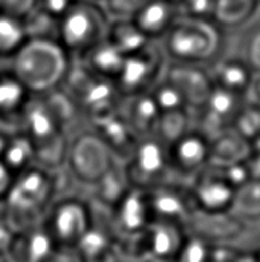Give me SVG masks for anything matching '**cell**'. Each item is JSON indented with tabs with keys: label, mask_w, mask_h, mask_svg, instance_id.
Listing matches in <instances>:
<instances>
[{
	"label": "cell",
	"mask_w": 260,
	"mask_h": 262,
	"mask_svg": "<svg viewBox=\"0 0 260 262\" xmlns=\"http://www.w3.org/2000/svg\"><path fill=\"white\" fill-rule=\"evenodd\" d=\"M32 143L37 166L60 170L66 166L70 138L52 114L43 95H32L17 127Z\"/></svg>",
	"instance_id": "277c9868"
},
{
	"label": "cell",
	"mask_w": 260,
	"mask_h": 262,
	"mask_svg": "<svg viewBox=\"0 0 260 262\" xmlns=\"http://www.w3.org/2000/svg\"><path fill=\"white\" fill-rule=\"evenodd\" d=\"M178 6L181 15L213 20L215 0H178Z\"/></svg>",
	"instance_id": "74e56055"
},
{
	"label": "cell",
	"mask_w": 260,
	"mask_h": 262,
	"mask_svg": "<svg viewBox=\"0 0 260 262\" xmlns=\"http://www.w3.org/2000/svg\"><path fill=\"white\" fill-rule=\"evenodd\" d=\"M0 71H2V68H0Z\"/></svg>",
	"instance_id": "11a10c76"
},
{
	"label": "cell",
	"mask_w": 260,
	"mask_h": 262,
	"mask_svg": "<svg viewBox=\"0 0 260 262\" xmlns=\"http://www.w3.org/2000/svg\"><path fill=\"white\" fill-rule=\"evenodd\" d=\"M35 8V0H0V11L25 17Z\"/></svg>",
	"instance_id": "ab89813d"
},
{
	"label": "cell",
	"mask_w": 260,
	"mask_h": 262,
	"mask_svg": "<svg viewBox=\"0 0 260 262\" xmlns=\"http://www.w3.org/2000/svg\"><path fill=\"white\" fill-rule=\"evenodd\" d=\"M110 216L118 246L141 236L153 221L149 192L130 186L110 209Z\"/></svg>",
	"instance_id": "8fae6325"
},
{
	"label": "cell",
	"mask_w": 260,
	"mask_h": 262,
	"mask_svg": "<svg viewBox=\"0 0 260 262\" xmlns=\"http://www.w3.org/2000/svg\"><path fill=\"white\" fill-rule=\"evenodd\" d=\"M245 164H247L250 178L251 180H260V152L253 150L250 154V157L245 160Z\"/></svg>",
	"instance_id": "f6af8a7d"
},
{
	"label": "cell",
	"mask_w": 260,
	"mask_h": 262,
	"mask_svg": "<svg viewBox=\"0 0 260 262\" xmlns=\"http://www.w3.org/2000/svg\"><path fill=\"white\" fill-rule=\"evenodd\" d=\"M195 209L204 213H228L233 209L236 187L230 183L221 167L208 166L190 183Z\"/></svg>",
	"instance_id": "4fadbf2b"
},
{
	"label": "cell",
	"mask_w": 260,
	"mask_h": 262,
	"mask_svg": "<svg viewBox=\"0 0 260 262\" xmlns=\"http://www.w3.org/2000/svg\"><path fill=\"white\" fill-rule=\"evenodd\" d=\"M14 233H15V230L9 226V223L5 220V216L0 210V256H5V253L12 241Z\"/></svg>",
	"instance_id": "7bdbcfd3"
},
{
	"label": "cell",
	"mask_w": 260,
	"mask_h": 262,
	"mask_svg": "<svg viewBox=\"0 0 260 262\" xmlns=\"http://www.w3.org/2000/svg\"><path fill=\"white\" fill-rule=\"evenodd\" d=\"M167 55L162 46L150 41L144 49L126 55L123 68L115 78V86L123 97L150 92L164 77Z\"/></svg>",
	"instance_id": "30bf717a"
},
{
	"label": "cell",
	"mask_w": 260,
	"mask_h": 262,
	"mask_svg": "<svg viewBox=\"0 0 260 262\" xmlns=\"http://www.w3.org/2000/svg\"><path fill=\"white\" fill-rule=\"evenodd\" d=\"M208 72L216 88L244 97L248 91V86L254 74L244 58H218L215 63H211Z\"/></svg>",
	"instance_id": "cb8c5ba5"
},
{
	"label": "cell",
	"mask_w": 260,
	"mask_h": 262,
	"mask_svg": "<svg viewBox=\"0 0 260 262\" xmlns=\"http://www.w3.org/2000/svg\"><path fill=\"white\" fill-rule=\"evenodd\" d=\"M256 252H257V253H259V256H260V247H259V249H257V250H256Z\"/></svg>",
	"instance_id": "f5cc1de1"
},
{
	"label": "cell",
	"mask_w": 260,
	"mask_h": 262,
	"mask_svg": "<svg viewBox=\"0 0 260 262\" xmlns=\"http://www.w3.org/2000/svg\"><path fill=\"white\" fill-rule=\"evenodd\" d=\"M221 26L211 18L181 15L161 40L170 63L201 64L215 63L222 51Z\"/></svg>",
	"instance_id": "3957f363"
},
{
	"label": "cell",
	"mask_w": 260,
	"mask_h": 262,
	"mask_svg": "<svg viewBox=\"0 0 260 262\" xmlns=\"http://www.w3.org/2000/svg\"><path fill=\"white\" fill-rule=\"evenodd\" d=\"M233 127L253 143L257 137H260V106L247 101L241 114L238 115Z\"/></svg>",
	"instance_id": "e575fe53"
},
{
	"label": "cell",
	"mask_w": 260,
	"mask_h": 262,
	"mask_svg": "<svg viewBox=\"0 0 260 262\" xmlns=\"http://www.w3.org/2000/svg\"><path fill=\"white\" fill-rule=\"evenodd\" d=\"M118 114L124 118L135 137L143 140L155 135L156 124L161 117V109L158 107L152 94L144 92L123 97Z\"/></svg>",
	"instance_id": "ffe728a7"
},
{
	"label": "cell",
	"mask_w": 260,
	"mask_h": 262,
	"mask_svg": "<svg viewBox=\"0 0 260 262\" xmlns=\"http://www.w3.org/2000/svg\"><path fill=\"white\" fill-rule=\"evenodd\" d=\"M120 161L100 140V137L89 127L75 135L69 143L66 166L74 181L93 186L112 166Z\"/></svg>",
	"instance_id": "9c48e42d"
},
{
	"label": "cell",
	"mask_w": 260,
	"mask_h": 262,
	"mask_svg": "<svg viewBox=\"0 0 260 262\" xmlns=\"http://www.w3.org/2000/svg\"><path fill=\"white\" fill-rule=\"evenodd\" d=\"M244 60L248 63L253 72H260V31L254 32V35L248 41Z\"/></svg>",
	"instance_id": "60d3db41"
},
{
	"label": "cell",
	"mask_w": 260,
	"mask_h": 262,
	"mask_svg": "<svg viewBox=\"0 0 260 262\" xmlns=\"http://www.w3.org/2000/svg\"><path fill=\"white\" fill-rule=\"evenodd\" d=\"M245 100L248 103H253V104L260 106V72H254L253 74L251 83H250L248 91L245 94Z\"/></svg>",
	"instance_id": "ee69618b"
},
{
	"label": "cell",
	"mask_w": 260,
	"mask_h": 262,
	"mask_svg": "<svg viewBox=\"0 0 260 262\" xmlns=\"http://www.w3.org/2000/svg\"><path fill=\"white\" fill-rule=\"evenodd\" d=\"M215 244L188 233L176 262H211Z\"/></svg>",
	"instance_id": "d590c367"
},
{
	"label": "cell",
	"mask_w": 260,
	"mask_h": 262,
	"mask_svg": "<svg viewBox=\"0 0 260 262\" xmlns=\"http://www.w3.org/2000/svg\"><path fill=\"white\" fill-rule=\"evenodd\" d=\"M110 17L103 3L93 0H75L58 18L55 38L72 55L83 58L90 49L107 38Z\"/></svg>",
	"instance_id": "5b68a950"
},
{
	"label": "cell",
	"mask_w": 260,
	"mask_h": 262,
	"mask_svg": "<svg viewBox=\"0 0 260 262\" xmlns=\"http://www.w3.org/2000/svg\"><path fill=\"white\" fill-rule=\"evenodd\" d=\"M32 94L9 71H0V126L17 129Z\"/></svg>",
	"instance_id": "7402d4cb"
},
{
	"label": "cell",
	"mask_w": 260,
	"mask_h": 262,
	"mask_svg": "<svg viewBox=\"0 0 260 262\" xmlns=\"http://www.w3.org/2000/svg\"><path fill=\"white\" fill-rule=\"evenodd\" d=\"M147 0H106L103 5L110 17L113 18H132Z\"/></svg>",
	"instance_id": "8d00e7d4"
},
{
	"label": "cell",
	"mask_w": 260,
	"mask_h": 262,
	"mask_svg": "<svg viewBox=\"0 0 260 262\" xmlns=\"http://www.w3.org/2000/svg\"><path fill=\"white\" fill-rule=\"evenodd\" d=\"M93 2H98V3H104L106 0H93Z\"/></svg>",
	"instance_id": "816d5d0a"
},
{
	"label": "cell",
	"mask_w": 260,
	"mask_h": 262,
	"mask_svg": "<svg viewBox=\"0 0 260 262\" xmlns=\"http://www.w3.org/2000/svg\"><path fill=\"white\" fill-rule=\"evenodd\" d=\"M107 40L113 43L124 55L135 54L144 49L150 40L132 18H113L109 25Z\"/></svg>",
	"instance_id": "f1b7e54d"
},
{
	"label": "cell",
	"mask_w": 260,
	"mask_h": 262,
	"mask_svg": "<svg viewBox=\"0 0 260 262\" xmlns=\"http://www.w3.org/2000/svg\"><path fill=\"white\" fill-rule=\"evenodd\" d=\"M144 262H156V261H144Z\"/></svg>",
	"instance_id": "db71d44e"
},
{
	"label": "cell",
	"mask_w": 260,
	"mask_h": 262,
	"mask_svg": "<svg viewBox=\"0 0 260 262\" xmlns=\"http://www.w3.org/2000/svg\"><path fill=\"white\" fill-rule=\"evenodd\" d=\"M0 262H6V259H5V256H0Z\"/></svg>",
	"instance_id": "f907efd6"
},
{
	"label": "cell",
	"mask_w": 260,
	"mask_h": 262,
	"mask_svg": "<svg viewBox=\"0 0 260 262\" xmlns=\"http://www.w3.org/2000/svg\"><path fill=\"white\" fill-rule=\"evenodd\" d=\"M0 160L15 177L37 166L34 146L31 140L18 129L11 130L6 146L0 155Z\"/></svg>",
	"instance_id": "83f0119b"
},
{
	"label": "cell",
	"mask_w": 260,
	"mask_h": 262,
	"mask_svg": "<svg viewBox=\"0 0 260 262\" xmlns=\"http://www.w3.org/2000/svg\"><path fill=\"white\" fill-rule=\"evenodd\" d=\"M179 17L178 0H147L132 20L150 40L158 41L164 38Z\"/></svg>",
	"instance_id": "44dd1931"
},
{
	"label": "cell",
	"mask_w": 260,
	"mask_h": 262,
	"mask_svg": "<svg viewBox=\"0 0 260 262\" xmlns=\"http://www.w3.org/2000/svg\"><path fill=\"white\" fill-rule=\"evenodd\" d=\"M72 55L52 37H29L9 58V71L32 95L60 89L72 69Z\"/></svg>",
	"instance_id": "6da1fadb"
},
{
	"label": "cell",
	"mask_w": 260,
	"mask_h": 262,
	"mask_svg": "<svg viewBox=\"0 0 260 262\" xmlns=\"http://www.w3.org/2000/svg\"><path fill=\"white\" fill-rule=\"evenodd\" d=\"M28 38L23 17L0 11V60H9Z\"/></svg>",
	"instance_id": "f546056e"
},
{
	"label": "cell",
	"mask_w": 260,
	"mask_h": 262,
	"mask_svg": "<svg viewBox=\"0 0 260 262\" xmlns=\"http://www.w3.org/2000/svg\"><path fill=\"white\" fill-rule=\"evenodd\" d=\"M260 0H215L213 21L219 26H239L250 20Z\"/></svg>",
	"instance_id": "4dcf8cb0"
},
{
	"label": "cell",
	"mask_w": 260,
	"mask_h": 262,
	"mask_svg": "<svg viewBox=\"0 0 260 262\" xmlns=\"http://www.w3.org/2000/svg\"><path fill=\"white\" fill-rule=\"evenodd\" d=\"M55 250L43 224H37L14 233L5 259L6 262H46Z\"/></svg>",
	"instance_id": "d6986e66"
},
{
	"label": "cell",
	"mask_w": 260,
	"mask_h": 262,
	"mask_svg": "<svg viewBox=\"0 0 260 262\" xmlns=\"http://www.w3.org/2000/svg\"><path fill=\"white\" fill-rule=\"evenodd\" d=\"M164 77L181 91L192 117L205 104L215 88L208 69L201 64L170 63L169 68H166Z\"/></svg>",
	"instance_id": "e0dca14e"
},
{
	"label": "cell",
	"mask_w": 260,
	"mask_h": 262,
	"mask_svg": "<svg viewBox=\"0 0 260 262\" xmlns=\"http://www.w3.org/2000/svg\"><path fill=\"white\" fill-rule=\"evenodd\" d=\"M11 130H12V129H6V127L0 126V155H2V152H3V149H5V146H6V141H8V138H9Z\"/></svg>",
	"instance_id": "c3c4849f"
},
{
	"label": "cell",
	"mask_w": 260,
	"mask_h": 262,
	"mask_svg": "<svg viewBox=\"0 0 260 262\" xmlns=\"http://www.w3.org/2000/svg\"><path fill=\"white\" fill-rule=\"evenodd\" d=\"M75 0H35V8L58 20L72 6Z\"/></svg>",
	"instance_id": "f35d334b"
},
{
	"label": "cell",
	"mask_w": 260,
	"mask_h": 262,
	"mask_svg": "<svg viewBox=\"0 0 260 262\" xmlns=\"http://www.w3.org/2000/svg\"><path fill=\"white\" fill-rule=\"evenodd\" d=\"M90 129L100 137V140L120 161H127L139 141L118 112L92 123Z\"/></svg>",
	"instance_id": "603a6c76"
},
{
	"label": "cell",
	"mask_w": 260,
	"mask_h": 262,
	"mask_svg": "<svg viewBox=\"0 0 260 262\" xmlns=\"http://www.w3.org/2000/svg\"><path fill=\"white\" fill-rule=\"evenodd\" d=\"M170 166L175 180L190 183L211 161V141L198 127H192L170 147Z\"/></svg>",
	"instance_id": "7c38bea8"
},
{
	"label": "cell",
	"mask_w": 260,
	"mask_h": 262,
	"mask_svg": "<svg viewBox=\"0 0 260 262\" xmlns=\"http://www.w3.org/2000/svg\"><path fill=\"white\" fill-rule=\"evenodd\" d=\"M153 220L172 221L187 226L196 212L188 183L170 180L155 189L147 190Z\"/></svg>",
	"instance_id": "9a60e30c"
},
{
	"label": "cell",
	"mask_w": 260,
	"mask_h": 262,
	"mask_svg": "<svg viewBox=\"0 0 260 262\" xmlns=\"http://www.w3.org/2000/svg\"><path fill=\"white\" fill-rule=\"evenodd\" d=\"M187 232L211 244H233L244 232L247 224L228 213H204L196 210L187 223Z\"/></svg>",
	"instance_id": "ac0fdd59"
},
{
	"label": "cell",
	"mask_w": 260,
	"mask_h": 262,
	"mask_svg": "<svg viewBox=\"0 0 260 262\" xmlns=\"http://www.w3.org/2000/svg\"><path fill=\"white\" fill-rule=\"evenodd\" d=\"M251 146H253V150H256V152H260V137H257L253 143H251Z\"/></svg>",
	"instance_id": "681fc988"
},
{
	"label": "cell",
	"mask_w": 260,
	"mask_h": 262,
	"mask_svg": "<svg viewBox=\"0 0 260 262\" xmlns=\"http://www.w3.org/2000/svg\"><path fill=\"white\" fill-rule=\"evenodd\" d=\"M80 63V61H77ZM89 126L118 112L123 95L109 78L93 74L83 63L72 64L63 86Z\"/></svg>",
	"instance_id": "8992f818"
},
{
	"label": "cell",
	"mask_w": 260,
	"mask_h": 262,
	"mask_svg": "<svg viewBox=\"0 0 260 262\" xmlns=\"http://www.w3.org/2000/svg\"><path fill=\"white\" fill-rule=\"evenodd\" d=\"M15 175L6 167V164L0 160V206L6 200L12 184H14Z\"/></svg>",
	"instance_id": "b9f144b4"
},
{
	"label": "cell",
	"mask_w": 260,
	"mask_h": 262,
	"mask_svg": "<svg viewBox=\"0 0 260 262\" xmlns=\"http://www.w3.org/2000/svg\"><path fill=\"white\" fill-rule=\"evenodd\" d=\"M187 236L184 224L153 220L143 233V262H176Z\"/></svg>",
	"instance_id": "2e32d148"
},
{
	"label": "cell",
	"mask_w": 260,
	"mask_h": 262,
	"mask_svg": "<svg viewBox=\"0 0 260 262\" xmlns=\"http://www.w3.org/2000/svg\"><path fill=\"white\" fill-rule=\"evenodd\" d=\"M231 213L242 223L260 221V180H250L236 189Z\"/></svg>",
	"instance_id": "1f68e13d"
},
{
	"label": "cell",
	"mask_w": 260,
	"mask_h": 262,
	"mask_svg": "<svg viewBox=\"0 0 260 262\" xmlns=\"http://www.w3.org/2000/svg\"><path fill=\"white\" fill-rule=\"evenodd\" d=\"M211 141V166L225 167L234 163L245 161L253 152L251 141L241 135L234 127H230L215 137Z\"/></svg>",
	"instance_id": "d4e9b609"
},
{
	"label": "cell",
	"mask_w": 260,
	"mask_h": 262,
	"mask_svg": "<svg viewBox=\"0 0 260 262\" xmlns=\"http://www.w3.org/2000/svg\"><path fill=\"white\" fill-rule=\"evenodd\" d=\"M245 103L244 95L215 86L205 104L193 115V123H198L196 127L211 138L234 126Z\"/></svg>",
	"instance_id": "5bb4252c"
},
{
	"label": "cell",
	"mask_w": 260,
	"mask_h": 262,
	"mask_svg": "<svg viewBox=\"0 0 260 262\" xmlns=\"http://www.w3.org/2000/svg\"><path fill=\"white\" fill-rule=\"evenodd\" d=\"M90 187L93 189V200L97 206L112 209L130 187L124 161H115L113 166Z\"/></svg>",
	"instance_id": "4316f807"
},
{
	"label": "cell",
	"mask_w": 260,
	"mask_h": 262,
	"mask_svg": "<svg viewBox=\"0 0 260 262\" xmlns=\"http://www.w3.org/2000/svg\"><path fill=\"white\" fill-rule=\"evenodd\" d=\"M231 262H260V256L256 250H238Z\"/></svg>",
	"instance_id": "7dc6e473"
},
{
	"label": "cell",
	"mask_w": 260,
	"mask_h": 262,
	"mask_svg": "<svg viewBox=\"0 0 260 262\" xmlns=\"http://www.w3.org/2000/svg\"><path fill=\"white\" fill-rule=\"evenodd\" d=\"M150 94L155 98L161 112H172V111H181V109L187 111L185 100L181 91L166 77H162L156 83V86L150 91Z\"/></svg>",
	"instance_id": "836d02e7"
},
{
	"label": "cell",
	"mask_w": 260,
	"mask_h": 262,
	"mask_svg": "<svg viewBox=\"0 0 260 262\" xmlns=\"http://www.w3.org/2000/svg\"><path fill=\"white\" fill-rule=\"evenodd\" d=\"M93 223V207L86 198L77 195L58 196L48 210L43 227L57 250L75 252Z\"/></svg>",
	"instance_id": "52a82bcc"
},
{
	"label": "cell",
	"mask_w": 260,
	"mask_h": 262,
	"mask_svg": "<svg viewBox=\"0 0 260 262\" xmlns=\"http://www.w3.org/2000/svg\"><path fill=\"white\" fill-rule=\"evenodd\" d=\"M126 175L132 187L150 190L173 178L170 166V150L156 137L138 141L135 150L124 161Z\"/></svg>",
	"instance_id": "ba28073f"
},
{
	"label": "cell",
	"mask_w": 260,
	"mask_h": 262,
	"mask_svg": "<svg viewBox=\"0 0 260 262\" xmlns=\"http://www.w3.org/2000/svg\"><path fill=\"white\" fill-rule=\"evenodd\" d=\"M46 262H81L78 259L75 252H69V250H55L52 253V256Z\"/></svg>",
	"instance_id": "bcb514c9"
},
{
	"label": "cell",
	"mask_w": 260,
	"mask_h": 262,
	"mask_svg": "<svg viewBox=\"0 0 260 262\" xmlns=\"http://www.w3.org/2000/svg\"><path fill=\"white\" fill-rule=\"evenodd\" d=\"M58 196L60 189L55 170L34 166L15 177L0 210L9 226L17 232L41 224Z\"/></svg>",
	"instance_id": "7a4b0ae2"
},
{
	"label": "cell",
	"mask_w": 260,
	"mask_h": 262,
	"mask_svg": "<svg viewBox=\"0 0 260 262\" xmlns=\"http://www.w3.org/2000/svg\"><path fill=\"white\" fill-rule=\"evenodd\" d=\"M193 117L188 111H172V112H161V117L156 124L155 135L159 141L166 146H172L178 141L184 134H187L193 126Z\"/></svg>",
	"instance_id": "d6a6232c"
},
{
	"label": "cell",
	"mask_w": 260,
	"mask_h": 262,
	"mask_svg": "<svg viewBox=\"0 0 260 262\" xmlns=\"http://www.w3.org/2000/svg\"><path fill=\"white\" fill-rule=\"evenodd\" d=\"M124 60H126V55L113 43H110L106 38L101 43H98L93 49H90L83 58L75 60V61L83 63L93 74L115 81V78L118 77L123 68Z\"/></svg>",
	"instance_id": "484cf974"
}]
</instances>
